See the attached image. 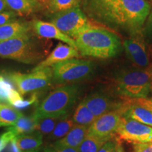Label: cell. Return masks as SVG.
Masks as SVG:
<instances>
[{
	"instance_id": "37",
	"label": "cell",
	"mask_w": 152,
	"mask_h": 152,
	"mask_svg": "<svg viewBox=\"0 0 152 152\" xmlns=\"http://www.w3.org/2000/svg\"><path fill=\"white\" fill-rule=\"evenodd\" d=\"M5 11H11L9 10L8 6L4 1V0H0V13L3 12Z\"/></svg>"
},
{
	"instance_id": "13",
	"label": "cell",
	"mask_w": 152,
	"mask_h": 152,
	"mask_svg": "<svg viewBox=\"0 0 152 152\" xmlns=\"http://www.w3.org/2000/svg\"><path fill=\"white\" fill-rule=\"evenodd\" d=\"M30 23L33 32L38 37L45 38V39H58L63 42L66 43L69 46L77 49L75 39L63 33L52 23L45 22L36 19L30 22Z\"/></svg>"
},
{
	"instance_id": "14",
	"label": "cell",
	"mask_w": 152,
	"mask_h": 152,
	"mask_svg": "<svg viewBox=\"0 0 152 152\" xmlns=\"http://www.w3.org/2000/svg\"><path fill=\"white\" fill-rule=\"evenodd\" d=\"M80 55V54L78 50L75 47L63 45L61 42H60L52 51V52L45 60L39 63L33 70H37L45 67H52L55 64L64 61L71 58H78Z\"/></svg>"
},
{
	"instance_id": "23",
	"label": "cell",
	"mask_w": 152,
	"mask_h": 152,
	"mask_svg": "<svg viewBox=\"0 0 152 152\" xmlns=\"http://www.w3.org/2000/svg\"><path fill=\"white\" fill-rule=\"evenodd\" d=\"M72 118L75 124L83 125L87 128H89L96 120V118L87 108L83 101H82L76 108Z\"/></svg>"
},
{
	"instance_id": "2",
	"label": "cell",
	"mask_w": 152,
	"mask_h": 152,
	"mask_svg": "<svg viewBox=\"0 0 152 152\" xmlns=\"http://www.w3.org/2000/svg\"><path fill=\"white\" fill-rule=\"evenodd\" d=\"M75 41L80 54L97 58L115 56L123 47L117 34L99 26L83 32L75 38Z\"/></svg>"
},
{
	"instance_id": "7",
	"label": "cell",
	"mask_w": 152,
	"mask_h": 152,
	"mask_svg": "<svg viewBox=\"0 0 152 152\" xmlns=\"http://www.w3.org/2000/svg\"><path fill=\"white\" fill-rule=\"evenodd\" d=\"M52 82L58 84H71L84 80L94 72V64L90 61L71 58L52 66Z\"/></svg>"
},
{
	"instance_id": "17",
	"label": "cell",
	"mask_w": 152,
	"mask_h": 152,
	"mask_svg": "<svg viewBox=\"0 0 152 152\" xmlns=\"http://www.w3.org/2000/svg\"><path fill=\"white\" fill-rule=\"evenodd\" d=\"M31 31L30 23L16 20L0 26V42L31 35Z\"/></svg>"
},
{
	"instance_id": "33",
	"label": "cell",
	"mask_w": 152,
	"mask_h": 152,
	"mask_svg": "<svg viewBox=\"0 0 152 152\" xmlns=\"http://www.w3.org/2000/svg\"><path fill=\"white\" fill-rule=\"evenodd\" d=\"M45 152H79L77 148L74 147H60L52 148L47 147L45 149Z\"/></svg>"
},
{
	"instance_id": "18",
	"label": "cell",
	"mask_w": 152,
	"mask_h": 152,
	"mask_svg": "<svg viewBox=\"0 0 152 152\" xmlns=\"http://www.w3.org/2000/svg\"><path fill=\"white\" fill-rule=\"evenodd\" d=\"M9 10L18 16H29L42 9L43 4L39 0H4Z\"/></svg>"
},
{
	"instance_id": "12",
	"label": "cell",
	"mask_w": 152,
	"mask_h": 152,
	"mask_svg": "<svg viewBox=\"0 0 152 152\" xmlns=\"http://www.w3.org/2000/svg\"><path fill=\"white\" fill-rule=\"evenodd\" d=\"M83 102L96 118L106 113L122 109L125 104L115 102L108 95L101 92L88 95Z\"/></svg>"
},
{
	"instance_id": "9",
	"label": "cell",
	"mask_w": 152,
	"mask_h": 152,
	"mask_svg": "<svg viewBox=\"0 0 152 152\" xmlns=\"http://www.w3.org/2000/svg\"><path fill=\"white\" fill-rule=\"evenodd\" d=\"M124 106L122 109L109 112L96 118L88 128L87 134L104 142L112 140L114 134H116L121 123Z\"/></svg>"
},
{
	"instance_id": "36",
	"label": "cell",
	"mask_w": 152,
	"mask_h": 152,
	"mask_svg": "<svg viewBox=\"0 0 152 152\" xmlns=\"http://www.w3.org/2000/svg\"><path fill=\"white\" fill-rule=\"evenodd\" d=\"M8 145H9V152H20L16 143V141H15V139L11 140Z\"/></svg>"
},
{
	"instance_id": "35",
	"label": "cell",
	"mask_w": 152,
	"mask_h": 152,
	"mask_svg": "<svg viewBox=\"0 0 152 152\" xmlns=\"http://www.w3.org/2000/svg\"><path fill=\"white\" fill-rule=\"evenodd\" d=\"M135 101L139 104L145 106L146 108L150 109L152 111V98L149 99H135Z\"/></svg>"
},
{
	"instance_id": "8",
	"label": "cell",
	"mask_w": 152,
	"mask_h": 152,
	"mask_svg": "<svg viewBox=\"0 0 152 152\" xmlns=\"http://www.w3.org/2000/svg\"><path fill=\"white\" fill-rule=\"evenodd\" d=\"M52 77V67L33 70L31 73H12L9 75V79L16 85L20 94L35 92L47 88L53 83Z\"/></svg>"
},
{
	"instance_id": "10",
	"label": "cell",
	"mask_w": 152,
	"mask_h": 152,
	"mask_svg": "<svg viewBox=\"0 0 152 152\" xmlns=\"http://www.w3.org/2000/svg\"><path fill=\"white\" fill-rule=\"evenodd\" d=\"M116 134L121 140L134 144L152 142V127L129 118H121Z\"/></svg>"
},
{
	"instance_id": "32",
	"label": "cell",
	"mask_w": 152,
	"mask_h": 152,
	"mask_svg": "<svg viewBox=\"0 0 152 152\" xmlns=\"http://www.w3.org/2000/svg\"><path fill=\"white\" fill-rule=\"evenodd\" d=\"M115 147H116V142L110 140L102 145L98 152H115Z\"/></svg>"
},
{
	"instance_id": "30",
	"label": "cell",
	"mask_w": 152,
	"mask_h": 152,
	"mask_svg": "<svg viewBox=\"0 0 152 152\" xmlns=\"http://www.w3.org/2000/svg\"><path fill=\"white\" fill-rule=\"evenodd\" d=\"M17 15L12 11H5L0 13V26L16 20Z\"/></svg>"
},
{
	"instance_id": "1",
	"label": "cell",
	"mask_w": 152,
	"mask_h": 152,
	"mask_svg": "<svg viewBox=\"0 0 152 152\" xmlns=\"http://www.w3.org/2000/svg\"><path fill=\"white\" fill-rule=\"evenodd\" d=\"M81 4L93 22L129 35L143 30L151 8L147 0H83Z\"/></svg>"
},
{
	"instance_id": "6",
	"label": "cell",
	"mask_w": 152,
	"mask_h": 152,
	"mask_svg": "<svg viewBox=\"0 0 152 152\" xmlns=\"http://www.w3.org/2000/svg\"><path fill=\"white\" fill-rule=\"evenodd\" d=\"M51 23L73 39L83 32L99 27L85 15L80 6L52 14Z\"/></svg>"
},
{
	"instance_id": "19",
	"label": "cell",
	"mask_w": 152,
	"mask_h": 152,
	"mask_svg": "<svg viewBox=\"0 0 152 152\" xmlns=\"http://www.w3.org/2000/svg\"><path fill=\"white\" fill-rule=\"evenodd\" d=\"M43 136L34 131L28 134H20L15 138V141L20 152H35L41 147Z\"/></svg>"
},
{
	"instance_id": "5",
	"label": "cell",
	"mask_w": 152,
	"mask_h": 152,
	"mask_svg": "<svg viewBox=\"0 0 152 152\" xmlns=\"http://www.w3.org/2000/svg\"><path fill=\"white\" fill-rule=\"evenodd\" d=\"M79 91V87L76 85L58 87L38 104L33 115L35 118H39L68 114L78 97Z\"/></svg>"
},
{
	"instance_id": "40",
	"label": "cell",
	"mask_w": 152,
	"mask_h": 152,
	"mask_svg": "<svg viewBox=\"0 0 152 152\" xmlns=\"http://www.w3.org/2000/svg\"><path fill=\"white\" fill-rule=\"evenodd\" d=\"M149 68H150V69H151V71H152V64H151V65H149Z\"/></svg>"
},
{
	"instance_id": "39",
	"label": "cell",
	"mask_w": 152,
	"mask_h": 152,
	"mask_svg": "<svg viewBox=\"0 0 152 152\" xmlns=\"http://www.w3.org/2000/svg\"><path fill=\"white\" fill-rule=\"evenodd\" d=\"M39 1H40V2L43 5L47 6V4L49 2V1H50V0H39Z\"/></svg>"
},
{
	"instance_id": "25",
	"label": "cell",
	"mask_w": 152,
	"mask_h": 152,
	"mask_svg": "<svg viewBox=\"0 0 152 152\" xmlns=\"http://www.w3.org/2000/svg\"><path fill=\"white\" fill-rule=\"evenodd\" d=\"M83 0H50L47 8L51 14H56L79 7Z\"/></svg>"
},
{
	"instance_id": "28",
	"label": "cell",
	"mask_w": 152,
	"mask_h": 152,
	"mask_svg": "<svg viewBox=\"0 0 152 152\" xmlns=\"http://www.w3.org/2000/svg\"><path fill=\"white\" fill-rule=\"evenodd\" d=\"M16 137V136L11 131L8 130L1 135H0V152H2L4 149L8 146L11 140Z\"/></svg>"
},
{
	"instance_id": "16",
	"label": "cell",
	"mask_w": 152,
	"mask_h": 152,
	"mask_svg": "<svg viewBox=\"0 0 152 152\" xmlns=\"http://www.w3.org/2000/svg\"><path fill=\"white\" fill-rule=\"evenodd\" d=\"M134 102L125 104L123 117L132 118L134 121L152 127V111L141 105L134 99Z\"/></svg>"
},
{
	"instance_id": "29",
	"label": "cell",
	"mask_w": 152,
	"mask_h": 152,
	"mask_svg": "<svg viewBox=\"0 0 152 152\" xmlns=\"http://www.w3.org/2000/svg\"><path fill=\"white\" fill-rule=\"evenodd\" d=\"M37 101V96L36 94H34L33 96H31L28 99H23L21 98L16 102H15L14 104H12V106L16 107V109H23V108H26L35 103Z\"/></svg>"
},
{
	"instance_id": "11",
	"label": "cell",
	"mask_w": 152,
	"mask_h": 152,
	"mask_svg": "<svg viewBox=\"0 0 152 152\" xmlns=\"http://www.w3.org/2000/svg\"><path fill=\"white\" fill-rule=\"evenodd\" d=\"M123 47L131 62L137 67L145 69L150 65L149 55L148 54L143 30L130 35L123 41Z\"/></svg>"
},
{
	"instance_id": "24",
	"label": "cell",
	"mask_w": 152,
	"mask_h": 152,
	"mask_svg": "<svg viewBox=\"0 0 152 152\" xmlns=\"http://www.w3.org/2000/svg\"><path fill=\"white\" fill-rule=\"evenodd\" d=\"M75 125L73 118L70 117L69 115H68L57 123L54 130L47 137V140L57 141L63 138L68 134Z\"/></svg>"
},
{
	"instance_id": "22",
	"label": "cell",
	"mask_w": 152,
	"mask_h": 152,
	"mask_svg": "<svg viewBox=\"0 0 152 152\" xmlns=\"http://www.w3.org/2000/svg\"><path fill=\"white\" fill-rule=\"evenodd\" d=\"M36 118L33 115L20 117L14 125L7 129L12 132L16 137L20 134H28L35 131Z\"/></svg>"
},
{
	"instance_id": "15",
	"label": "cell",
	"mask_w": 152,
	"mask_h": 152,
	"mask_svg": "<svg viewBox=\"0 0 152 152\" xmlns=\"http://www.w3.org/2000/svg\"><path fill=\"white\" fill-rule=\"evenodd\" d=\"M87 130H88L87 127L75 124L65 137L57 141H55L49 147L52 148H77L82 143V142L84 140V139L86 137Z\"/></svg>"
},
{
	"instance_id": "34",
	"label": "cell",
	"mask_w": 152,
	"mask_h": 152,
	"mask_svg": "<svg viewBox=\"0 0 152 152\" xmlns=\"http://www.w3.org/2000/svg\"><path fill=\"white\" fill-rule=\"evenodd\" d=\"M144 30L146 33H149V35H152V7L150 10L149 14L148 15L147 20L144 23Z\"/></svg>"
},
{
	"instance_id": "3",
	"label": "cell",
	"mask_w": 152,
	"mask_h": 152,
	"mask_svg": "<svg viewBox=\"0 0 152 152\" xmlns=\"http://www.w3.org/2000/svg\"><path fill=\"white\" fill-rule=\"evenodd\" d=\"M115 91L120 96L131 99H147L152 92V71L145 69H126L115 78Z\"/></svg>"
},
{
	"instance_id": "20",
	"label": "cell",
	"mask_w": 152,
	"mask_h": 152,
	"mask_svg": "<svg viewBox=\"0 0 152 152\" xmlns=\"http://www.w3.org/2000/svg\"><path fill=\"white\" fill-rule=\"evenodd\" d=\"M23 114L10 104L0 103V127L14 125Z\"/></svg>"
},
{
	"instance_id": "41",
	"label": "cell",
	"mask_w": 152,
	"mask_h": 152,
	"mask_svg": "<svg viewBox=\"0 0 152 152\" xmlns=\"http://www.w3.org/2000/svg\"><path fill=\"white\" fill-rule=\"evenodd\" d=\"M35 152H37V151H35Z\"/></svg>"
},
{
	"instance_id": "27",
	"label": "cell",
	"mask_w": 152,
	"mask_h": 152,
	"mask_svg": "<svg viewBox=\"0 0 152 152\" xmlns=\"http://www.w3.org/2000/svg\"><path fill=\"white\" fill-rule=\"evenodd\" d=\"M15 90L11 80L0 75V103L7 102L11 93Z\"/></svg>"
},
{
	"instance_id": "31",
	"label": "cell",
	"mask_w": 152,
	"mask_h": 152,
	"mask_svg": "<svg viewBox=\"0 0 152 152\" xmlns=\"http://www.w3.org/2000/svg\"><path fill=\"white\" fill-rule=\"evenodd\" d=\"M133 152H152V142L134 144Z\"/></svg>"
},
{
	"instance_id": "38",
	"label": "cell",
	"mask_w": 152,
	"mask_h": 152,
	"mask_svg": "<svg viewBox=\"0 0 152 152\" xmlns=\"http://www.w3.org/2000/svg\"><path fill=\"white\" fill-rule=\"evenodd\" d=\"M115 152H125V149H123L122 144L118 142V140L116 142V147H115Z\"/></svg>"
},
{
	"instance_id": "4",
	"label": "cell",
	"mask_w": 152,
	"mask_h": 152,
	"mask_svg": "<svg viewBox=\"0 0 152 152\" xmlns=\"http://www.w3.org/2000/svg\"><path fill=\"white\" fill-rule=\"evenodd\" d=\"M46 54V50L33 34L0 42V56L25 64L39 62Z\"/></svg>"
},
{
	"instance_id": "26",
	"label": "cell",
	"mask_w": 152,
	"mask_h": 152,
	"mask_svg": "<svg viewBox=\"0 0 152 152\" xmlns=\"http://www.w3.org/2000/svg\"><path fill=\"white\" fill-rule=\"evenodd\" d=\"M104 143L105 142L96 137L87 134L77 149L79 152H98Z\"/></svg>"
},
{
	"instance_id": "21",
	"label": "cell",
	"mask_w": 152,
	"mask_h": 152,
	"mask_svg": "<svg viewBox=\"0 0 152 152\" xmlns=\"http://www.w3.org/2000/svg\"><path fill=\"white\" fill-rule=\"evenodd\" d=\"M68 114L62 115H53V116H45L36 118V132H39L43 137L48 136L61 120L67 116Z\"/></svg>"
}]
</instances>
